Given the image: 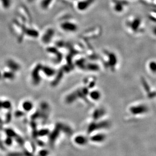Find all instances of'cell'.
Returning a JSON list of instances; mask_svg holds the SVG:
<instances>
[{
  "mask_svg": "<svg viewBox=\"0 0 156 156\" xmlns=\"http://www.w3.org/2000/svg\"><path fill=\"white\" fill-rule=\"evenodd\" d=\"M147 69L148 71L153 75L156 74V61L151 60L147 63Z\"/></svg>",
  "mask_w": 156,
  "mask_h": 156,
  "instance_id": "1",
  "label": "cell"
},
{
  "mask_svg": "<svg viewBox=\"0 0 156 156\" xmlns=\"http://www.w3.org/2000/svg\"><path fill=\"white\" fill-rule=\"evenodd\" d=\"M0 2L2 3L3 7L7 9L10 7L11 4V0H0Z\"/></svg>",
  "mask_w": 156,
  "mask_h": 156,
  "instance_id": "2",
  "label": "cell"
},
{
  "mask_svg": "<svg viewBox=\"0 0 156 156\" xmlns=\"http://www.w3.org/2000/svg\"><path fill=\"white\" fill-rule=\"evenodd\" d=\"M52 0H43V5H44L45 6L47 5V4L48 3H50L51 2Z\"/></svg>",
  "mask_w": 156,
  "mask_h": 156,
  "instance_id": "3",
  "label": "cell"
}]
</instances>
